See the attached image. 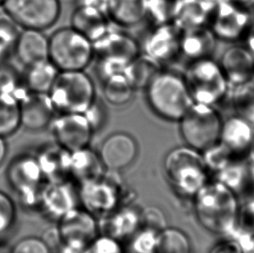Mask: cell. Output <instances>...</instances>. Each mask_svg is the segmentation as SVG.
<instances>
[{
	"label": "cell",
	"instance_id": "6da1fadb",
	"mask_svg": "<svg viewBox=\"0 0 254 253\" xmlns=\"http://www.w3.org/2000/svg\"><path fill=\"white\" fill-rule=\"evenodd\" d=\"M192 198L196 219L202 228L216 235L234 236L241 207L235 191L214 180Z\"/></svg>",
	"mask_w": 254,
	"mask_h": 253
},
{
	"label": "cell",
	"instance_id": "7a4b0ae2",
	"mask_svg": "<svg viewBox=\"0 0 254 253\" xmlns=\"http://www.w3.org/2000/svg\"><path fill=\"white\" fill-rule=\"evenodd\" d=\"M163 170L172 188L187 198H193L209 182L202 153L188 145L169 151L163 161Z\"/></svg>",
	"mask_w": 254,
	"mask_h": 253
},
{
	"label": "cell",
	"instance_id": "3957f363",
	"mask_svg": "<svg viewBox=\"0 0 254 253\" xmlns=\"http://www.w3.org/2000/svg\"><path fill=\"white\" fill-rule=\"evenodd\" d=\"M145 90L149 107L166 121L179 122L193 103L182 75L172 70L162 68Z\"/></svg>",
	"mask_w": 254,
	"mask_h": 253
},
{
	"label": "cell",
	"instance_id": "277c9868",
	"mask_svg": "<svg viewBox=\"0 0 254 253\" xmlns=\"http://www.w3.org/2000/svg\"><path fill=\"white\" fill-rule=\"evenodd\" d=\"M182 76L193 103L216 107L229 98L230 84L213 58L189 62Z\"/></svg>",
	"mask_w": 254,
	"mask_h": 253
},
{
	"label": "cell",
	"instance_id": "5b68a950",
	"mask_svg": "<svg viewBox=\"0 0 254 253\" xmlns=\"http://www.w3.org/2000/svg\"><path fill=\"white\" fill-rule=\"evenodd\" d=\"M48 96L57 114H83L96 100V87L84 70L59 71Z\"/></svg>",
	"mask_w": 254,
	"mask_h": 253
},
{
	"label": "cell",
	"instance_id": "8992f818",
	"mask_svg": "<svg viewBox=\"0 0 254 253\" xmlns=\"http://www.w3.org/2000/svg\"><path fill=\"white\" fill-rule=\"evenodd\" d=\"M95 59L92 42L71 26L49 37V60L59 71L84 70Z\"/></svg>",
	"mask_w": 254,
	"mask_h": 253
},
{
	"label": "cell",
	"instance_id": "52a82bcc",
	"mask_svg": "<svg viewBox=\"0 0 254 253\" xmlns=\"http://www.w3.org/2000/svg\"><path fill=\"white\" fill-rule=\"evenodd\" d=\"M224 118L215 106L192 103L179 121L186 145L203 152L220 141Z\"/></svg>",
	"mask_w": 254,
	"mask_h": 253
},
{
	"label": "cell",
	"instance_id": "ba28073f",
	"mask_svg": "<svg viewBox=\"0 0 254 253\" xmlns=\"http://www.w3.org/2000/svg\"><path fill=\"white\" fill-rule=\"evenodd\" d=\"M207 26L218 41L243 44L254 29V11L233 0L215 3Z\"/></svg>",
	"mask_w": 254,
	"mask_h": 253
},
{
	"label": "cell",
	"instance_id": "9c48e42d",
	"mask_svg": "<svg viewBox=\"0 0 254 253\" xmlns=\"http://www.w3.org/2000/svg\"><path fill=\"white\" fill-rule=\"evenodd\" d=\"M5 175L8 184L17 193L21 205L29 210L39 209L45 181L37 156L18 154L8 165Z\"/></svg>",
	"mask_w": 254,
	"mask_h": 253
},
{
	"label": "cell",
	"instance_id": "30bf717a",
	"mask_svg": "<svg viewBox=\"0 0 254 253\" xmlns=\"http://www.w3.org/2000/svg\"><path fill=\"white\" fill-rule=\"evenodd\" d=\"M117 173L106 170L99 178L79 185V202L96 218L109 214L120 205L131 204Z\"/></svg>",
	"mask_w": 254,
	"mask_h": 253
},
{
	"label": "cell",
	"instance_id": "8fae6325",
	"mask_svg": "<svg viewBox=\"0 0 254 253\" xmlns=\"http://www.w3.org/2000/svg\"><path fill=\"white\" fill-rule=\"evenodd\" d=\"M2 10L22 29L45 31L59 20L60 0H4Z\"/></svg>",
	"mask_w": 254,
	"mask_h": 253
},
{
	"label": "cell",
	"instance_id": "7c38bea8",
	"mask_svg": "<svg viewBox=\"0 0 254 253\" xmlns=\"http://www.w3.org/2000/svg\"><path fill=\"white\" fill-rule=\"evenodd\" d=\"M56 143L69 152L89 147L94 131L83 114H57L49 126Z\"/></svg>",
	"mask_w": 254,
	"mask_h": 253
},
{
	"label": "cell",
	"instance_id": "4fadbf2b",
	"mask_svg": "<svg viewBox=\"0 0 254 253\" xmlns=\"http://www.w3.org/2000/svg\"><path fill=\"white\" fill-rule=\"evenodd\" d=\"M181 36L182 30L174 23L152 24L140 47L143 53L163 65L181 56Z\"/></svg>",
	"mask_w": 254,
	"mask_h": 253
},
{
	"label": "cell",
	"instance_id": "5bb4252c",
	"mask_svg": "<svg viewBox=\"0 0 254 253\" xmlns=\"http://www.w3.org/2000/svg\"><path fill=\"white\" fill-rule=\"evenodd\" d=\"M98 154L106 170L120 172L135 161L138 144L129 133L116 132L103 140Z\"/></svg>",
	"mask_w": 254,
	"mask_h": 253
},
{
	"label": "cell",
	"instance_id": "9a60e30c",
	"mask_svg": "<svg viewBox=\"0 0 254 253\" xmlns=\"http://www.w3.org/2000/svg\"><path fill=\"white\" fill-rule=\"evenodd\" d=\"M57 228L63 243L81 241L90 244L100 234L99 220L91 212L78 206L58 220Z\"/></svg>",
	"mask_w": 254,
	"mask_h": 253
},
{
	"label": "cell",
	"instance_id": "2e32d148",
	"mask_svg": "<svg viewBox=\"0 0 254 253\" xmlns=\"http://www.w3.org/2000/svg\"><path fill=\"white\" fill-rule=\"evenodd\" d=\"M231 87L254 81V55L243 44L227 47L218 61Z\"/></svg>",
	"mask_w": 254,
	"mask_h": 253
},
{
	"label": "cell",
	"instance_id": "e0dca14e",
	"mask_svg": "<svg viewBox=\"0 0 254 253\" xmlns=\"http://www.w3.org/2000/svg\"><path fill=\"white\" fill-rule=\"evenodd\" d=\"M78 193L69 181L45 182L41 193L39 209L50 219L59 220L77 206Z\"/></svg>",
	"mask_w": 254,
	"mask_h": 253
},
{
	"label": "cell",
	"instance_id": "ac0fdd59",
	"mask_svg": "<svg viewBox=\"0 0 254 253\" xmlns=\"http://www.w3.org/2000/svg\"><path fill=\"white\" fill-rule=\"evenodd\" d=\"M20 104L21 126L31 132L47 128L57 112L46 93L28 92Z\"/></svg>",
	"mask_w": 254,
	"mask_h": 253
},
{
	"label": "cell",
	"instance_id": "d6986e66",
	"mask_svg": "<svg viewBox=\"0 0 254 253\" xmlns=\"http://www.w3.org/2000/svg\"><path fill=\"white\" fill-rule=\"evenodd\" d=\"M254 138V126L237 115L224 119L220 142L237 160H247Z\"/></svg>",
	"mask_w": 254,
	"mask_h": 253
},
{
	"label": "cell",
	"instance_id": "ffe728a7",
	"mask_svg": "<svg viewBox=\"0 0 254 253\" xmlns=\"http://www.w3.org/2000/svg\"><path fill=\"white\" fill-rule=\"evenodd\" d=\"M93 45L95 59L111 58L130 62L141 52L140 44L133 37L112 26Z\"/></svg>",
	"mask_w": 254,
	"mask_h": 253
},
{
	"label": "cell",
	"instance_id": "44dd1931",
	"mask_svg": "<svg viewBox=\"0 0 254 253\" xmlns=\"http://www.w3.org/2000/svg\"><path fill=\"white\" fill-rule=\"evenodd\" d=\"M141 226V210L127 204L120 205L113 212L99 219L100 233L117 240H129Z\"/></svg>",
	"mask_w": 254,
	"mask_h": 253
},
{
	"label": "cell",
	"instance_id": "7402d4cb",
	"mask_svg": "<svg viewBox=\"0 0 254 253\" xmlns=\"http://www.w3.org/2000/svg\"><path fill=\"white\" fill-rule=\"evenodd\" d=\"M24 68L49 59V38L44 31L22 29L14 45L13 54Z\"/></svg>",
	"mask_w": 254,
	"mask_h": 253
},
{
	"label": "cell",
	"instance_id": "603a6c76",
	"mask_svg": "<svg viewBox=\"0 0 254 253\" xmlns=\"http://www.w3.org/2000/svg\"><path fill=\"white\" fill-rule=\"evenodd\" d=\"M218 42L207 25L183 30L181 36V56L189 62L213 58Z\"/></svg>",
	"mask_w": 254,
	"mask_h": 253
},
{
	"label": "cell",
	"instance_id": "cb8c5ba5",
	"mask_svg": "<svg viewBox=\"0 0 254 253\" xmlns=\"http://www.w3.org/2000/svg\"><path fill=\"white\" fill-rule=\"evenodd\" d=\"M71 27L90 41H97L111 27V21L106 13L96 8L77 5L70 19Z\"/></svg>",
	"mask_w": 254,
	"mask_h": 253
},
{
	"label": "cell",
	"instance_id": "d4e9b609",
	"mask_svg": "<svg viewBox=\"0 0 254 253\" xmlns=\"http://www.w3.org/2000/svg\"><path fill=\"white\" fill-rule=\"evenodd\" d=\"M45 182H64L69 178L70 152L59 145H48L36 154Z\"/></svg>",
	"mask_w": 254,
	"mask_h": 253
},
{
	"label": "cell",
	"instance_id": "484cf974",
	"mask_svg": "<svg viewBox=\"0 0 254 253\" xmlns=\"http://www.w3.org/2000/svg\"><path fill=\"white\" fill-rule=\"evenodd\" d=\"M105 171L98 152L89 147L70 152L69 176L79 185L99 178Z\"/></svg>",
	"mask_w": 254,
	"mask_h": 253
},
{
	"label": "cell",
	"instance_id": "4316f807",
	"mask_svg": "<svg viewBox=\"0 0 254 253\" xmlns=\"http://www.w3.org/2000/svg\"><path fill=\"white\" fill-rule=\"evenodd\" d=\"M148 0H111L107 15L114 25L130 28L147 18Z\"/></svg>",
	"mask_w": 254,
	"mask_h": 253
},
{
	"label": "cell",
	"instance_id": "83f0119b",
	"mask_svg": "<svg viewBox=\"0 0 254 253\" xmlns=\"http://www.w3.org/2000/svg\"><path fill=\"white\" fill-rule=\"evenodd\" d=\"M214 4L206 0H179L173 23L182 31L207 25Z\"/></svg>",
	"mask_w": 254,
	"mask_h": 253
},
{
	"label": "cell",
	"instance_id": "f1b7e54d",
	"mask_svg": "<svg viewBox=\"0 0 254 253\" xmlns=\"http://www.w3.org/2000/svg\"><path fill=\"white\" fill-rule=\"evenodd\" d=\"M162 69V63L150 56L140 52L127 63L124 74L134 90H139L146 89Z\"/></svg>",
	"mask_w": 254,
	"mask_h": 253
},
{
	"label": "cell",
	"instance_id": "f546056e",
	"mask_svg": "<svg viewBox=\"0 0 254 253\" xmlns=\"http://www.w3.org/2000/svg\"><path fill=\"white\" fill-rule=\"evenodd\" d=\"M59 72L49 59L40 61L24 68V83L31 92L48 94Z\"/></svg>",
	"mask_w": 254,
	"mask_h": 253
},
{
	"label": "cell",
	"instance_id": "4dcf8cb0",
	"mask_svg": "<svg viewBox=\"0 0 254 253\" xmlns=\"http://www.w3.org/2000/svg\"><path fill=\"white\" fill-rule=\"evenodd\" d=\"M155 253H192V241L183 230L166 226L157 234Z\"/></svg>",
	"mask_w": 254,
	"mask_h": 253
},
{
	"label": "cell",
	"instance_id": "1f68e13d",
	"mask_svg": "<svg viewBox=\"0 0 254 253\" xmlns=\"http://www.w3.org/2000/svg\"><path fill=\"white\" fill-rule=\"evenodd\" d=\"M28 92L30 91L24 83L23 71L8 59L0 60V94L13 96L20 101Z\"/></svg>",
	"mask_w": 254,
	"mask_h": 253
},
{
	"label": "cell",
	"instance_id": "d6a6232c",
	"mask_svg": "<svg viewBox=\"0 0 254 253\" xmlns=\"http://www.w3.org/2000/svg\"><path fill=\"white\" fill-rule=\"evenodd\" d=\"M228 100L234 114L254 126V81L231 87Z\"/></svg>",
	"mask_w": 254,
	"mask_h": 253
},
{
	"label": "cell",
	"instance_id": "836d02e7",
	"mask_svg": "<svg viewBox=\"0 0 254 253\" xmlns=\"http://www.w3.org/2000/svg\"><path fill=\"white\" fill-rule=\"evenodd\" d=\"M20 127L19 101L13 96L0 94V136L6 139Z\"/></svg>",
	"mask_w": 254,
	"mask_h": 253
},
{
	"label": "cell",
	"instance_id": "e575fe53",
	"mask_svg": "<svg viewBox=\"0 0 254 253\" xmlns=\"http://www.w3.org/2000/svg\"><path fill=\"white\" fill-rule=\"evenodd\" d=\"M134 89L124 74L114 75L103 82V94L114 106H124L133 98Z\"/></svg>",
	"mask_w": 254,
	"mask_h": 253
},
{
	"label": "cell",
	"instance_id": "d590c367",
	"mask_svg": "<svg viewBox=\"0 0 254 253\" xmlns=\"http://www.w3.org/2000/svg\"><path fill=\"white\" fill-rule=\"evenodd\" d=\"M247 160L233 161L214 175L215 180L237 193L248 183Z\"/></svg>",
	"mask_w": 254,
	"mask_h": 253
},
{
	"label": "cell",
	"instance_id": "8d00e7d4",
	"mask_svg": "<svg viewBox=\"0 0 254 253\" xmlns=\"http://www.w3.org/2000/svg\"><path fill=\"white\" fill-rule=\"evenodd\" d=\"M22 28L7 15L3 10L0 11V60L8 59L13 54L16 44Z\"/></svg>",
	"mask_w": 254,
	"mask_h": 253
},
{
	"label": "cell",
	"instance_id": "74e56055",
	"mask_svg": "<svg viewBox=\"0 0 254 253\" xmlns=\"http://www.w3.org/2000/svg\"><path fill=\"white\" fill-rule=\"evenodd\" d=\"M201 153L208 171L214 175L226 168L233 161H242L237 160L234 157L230 151L220 143V141Z\"/></svg>",
	"mask_w": 254,
	"mask_h": 253
},
{
	"label": "cell",
	"instance_id": "f35d334b",
	"mask_svg": "<svg viewBox=\"0 0 254 253\" xmlns=\"http://www.w3.org/2000/svg\"><path fill=\"white\" fill-rule=\"evenodd\" d=\"M179 0H148L147 18L152 24L173 23Z\"/></svg>",
	"mask_w": 254,
	"mask_h": 253
},
{
	"label": "cell",
	"instance_id": "ab89813d",
	"mask_svg": "<svg viewBox=\"0 0 254 253\" xmlns=\"http://www.w3.org/2000/svg\"><path fill=\"white\" fill-rule=\"evenodd\" d=\"M16 222V203L10 195L0 189V239L13 229Z\"/></svg>",
	"mask_w": 254,
	"mask_h": 253
},
{
	"label": "cell",
	"instance_id": "60d3db41",
	"mask_svg": "<svg viewBox=\"0 0 254 253\" xmlns=\"http://www.w3.org/2000/svg\"><path fill=\"white\" fill-rule=\"evenodd\" d=\"M158 233L148 228H139L129 240L130 253H155Z\"/></svg>",
	"mask_w": 254,
	"mask_h": 253
},
{
	"label": "cell",
	"instance_id": "b9f144b4",
	"mask_svg": "<svg viewBox=\"0 0 254 253\" xmlns=\"http://www.w3.org/2000/svg\"><path fill=\"white\" fill-rule=\"evenodd\" d=\"M94 60L96 62L95 71L102 82L114 75L124 74L126 66L129 63L111 58H97Z\"/></svg>",
	"mask_w": 254,
	"mask_h": 253
},
{
	"label": "cell",
	"instance_id": "7bdbcfd3",
	"mask_svg": "<svg viewBox=\"0 0 254 253\" xmlns=\"http://www.w3.org/2000/svg\"><path fill=\"white\" fill-rule=\"evenodd\" d=\"M10 253H52V248L49 247L42 237L29 235L17 240L9 250Z\"/></svg>",
	"mask_w": 254,
	"mask_h": 253
},
{
	"label": "cell",
	"instance_id": "ee69618b",
	"mask_svg": "<svg viewBox=\"0 0 254 253\" xmlns=\"http://www.w3.org/2000/svg\"><path fill=\"white\" fill-rule=\"evenodd\" d=\"M89 253H125L122 241L100 233L89 245Z\"/></svg>",
	"mask_w": 254,
	"mask_h": 253
},
{
	"label": "cell",
	"instance_id": "f6af8a7d",
	"mask_svg": "<svg viewBox=\"0 0 254 253\" xmlns=\"http://www.w3.org/2000/svg\"><path fill=\"white\" fill-rule=\"evenodd\" d=\"M167 226L163 212L154 206L141 210V226L140 228H148L159 233Z\"/></svg>",
	"mask_w": 254,
	"mask_h": 253
},
{
	"label": "cell",
	"instance_id": "bcb514c9",
	"mask_svg": "<svg viewBox=\"0 0 254 253\" xmlns=\"http://www.w3.org/2000/svg\"><path fill=\"white\" fill-rule=\"evenodd\" d=\"M83 114L94 132L101 129L105 125L108 115L106 107L101 100L96 98Z\"/></svg>",
	"mask_w": 254,
	"mask_h": 253
},
{
	"label": "cell",
	"instance_id": "7dc6e473",
	"mask_svg": "<svg viewBox=\"0 0 254 253\" xmlns=\"http://www.w3.org/2000/svg\"><path fill=\"white\" fill-rule=\"evenodd\" d=\"M254 233V199L241 205L238 217L237 230L234 235L237 233Z\"/></svg>",
	"mask_w": 254,
	"mask_h": 253
},
{
	"label": "cell",
	"instance_id": "c3c4849f",
	"mask_svg": "<svg viewBox=\"0 0 254 253\" xmlns=\"http://www.w3.org/2000/svg\"><path fill=\"white\" fill-rule=\"evenodd\" d=\"M207 253H245L240 243L234 238H228L215 244Z\"/></svg>",
	"mask_w": 254,
	"mask_h": 253
},
{
	"label": "cell",
	"instance_id": "681fc988",
	"mask_svg": "<svg viewBox=\"0 0 254 253\" xmlns=\"http://www.w3.org/2000/svg\"><path fill=\"white\" fill-rule=\"evenodd\" d=\"M89 245L81 241H67L62 244L59 253H89Z\"/></svg>",
	"mask_w": 254,
	"mask_h": 253
},
{
	"label": "cell",
	"instance_id": "f907efd6",
	"mask_svg": "<svg viewBox=\"0 0 254 253\" xmlns=\"http://www.w3.org/2000/svg\"><path fill=\"white\" fill-rule=\"evenodd\" d=\"M232 238L237 240L245 253H254V233H237Z\"/></svg>",
	"mask_w": 254,
	"mask_h": 253
},
{
	"label": "cell",
	"instance_id": "816d5d0a",
	"mask_svg": "<svg viewBox=\"0 0 254 253\" xmlns=\"http://www.w3.org/2000/svg\"><path fill=\"white\" fill-rule=\"evenodd\" d=\"M111 0H76L77 5H86L96 8L107 14Z\"/></svg>",
	"mask_w": 254,
	"mask_h": 253
},
{
	"label": "cell",
	"instance_id": "f5cc1de1",
	"mask_svg": "<svg viewBox=\"0 0 254 253\" xmlns=\"http://www.w3.org/2000/svg\"><path fill=\"white\" fill-rule=\"evenodd\" d=\"M8 153V145L5 138L0 136V166L3 164Z\"/></svg>",
	"mask_w": 254,
	"mask_h": 253
},
{
	"label": "cell",
	"instance_id": "db71d44e",
	"mask_svg": "<svg viewBox=\"0 0 254 253\" xmlns=\"http://www.w3.org/2000/svg\"><path fill=\"white\" fill-rule=\"evenodd\" d=\"M247 165H248V183L254 189V161L248 158Z\"/></svg>",
	"mask_w": 254,
	"mask_h": 253
},
{
	"label": "cell",
	"instance_id": "11a10c76",
	"mask_svg": "<svg viewBox=\"0 0 254 253\" xmlns=\"http://www.w3.org/2000/svg\"><path fill=\"white\" fill-rule=\"evenodd\" d=\"M243 45H246L248 50L254 55V31H252L251 33L249 34L248 38L246 39V41L243 43Z\"/></svg>",
	"mask_w": 254,
	"mask_h": 253
},
{
	"label": "cell",
	"instance_id": "9f6ffc18",
	"mask_svg": "<svg viewBox=\"0 0 254 253\" xmlns=\"http://www.w3.org/2000/svg\"><path fill=\"white\" fill-rule=\"evenodd\" d=\"M233 1L254 11V0H233Z\"/></svg>",
	"mask_w": 254,
	"mask_h": 253
},
{
	"label": "cell",
	"instance_id": "6f0895ef",
	"mask_svg": "<svg viewBox=\"0 0 254 253\" xmlns=\"http://www.w3.org/2000/svg\"><path fill=\"white\" fill-rule=\"evenodd\" d=\"M248 159H250V160L254 161V140H253V143H252L251 149H250V152H249Z\"/></svg>",
	"mask_w": 254,
	"mask_h": 253
},
{
	"label": "cell",
	"instance_id": "680465c9",
	"mask_svg": "<svg viewBox=\"0 0 254 253\" xmlns=\"http://www.w3.org/2000/svg\"><path fill=\"white\" fill-rule=\"evenodd\" d=\"M0 253H9V251L2 250V249H0Z\"/></svg>",
	"mask_w": 254,
	"mask_h": 253
},
{
	"label": "cell",
	"instance_id": "91938a15",
	"mask_svg": "<svg viewBox=\"0 0 254 253\" xmlns=\"http://www.w3.org/2000/svg\"><path fill=\"white\" fill-rule=\"evenodd\" d=\"M3 1L4 0H0V7L2 6V4H3Z\"/></svg>",
	"mask_w": 254,
	"mask_h": 253
}]
</instances>
